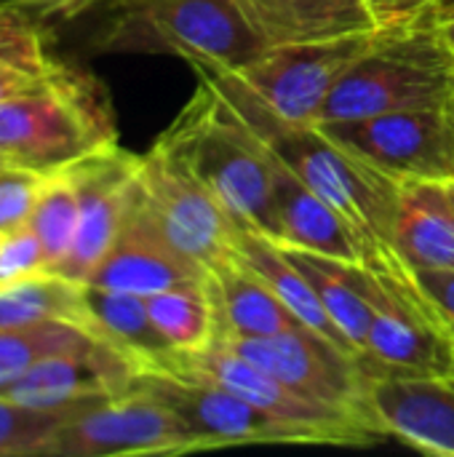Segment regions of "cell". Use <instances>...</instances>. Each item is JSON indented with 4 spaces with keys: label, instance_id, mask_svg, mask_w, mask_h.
Returning a JSON list of instances; mask_svg holds the SVG:
<instances>
[{
    "label": "cell",
    "instance_id": "7402d4cb",
    "mask_svg": "<svg viewBox=\"0 0 454 457\" xmlns=\"http://www.w3.org/2000/svg\"><path fill=\"white\" fill-rule=\"evenodd\" d=\"M254 27L276 43H297L377 27L367 0H235Z\"/></svg>",
    "mask_w": 454,
    "mask_h": 457
},
{
    "label": "cell",
    "instance_id": "ffe728a7",
    "mask_svg": "<svg viewBox=\"0 0 454 457\" xmlns=\"http://www.w3.org/2000/svg\"><path fill=\"white\" fill-rule=\"evenodd\" d=\"M393 244L412 273L454 270V209L444 182H401Z\"/></svg>",
    "mask_w": 454,
    "mask_h": 457
},
{
    "label": "cell",
    "instance_id": "e0dca14e",
    "mask_svg": "<svg viewBox=\"0 0 454 457\" xmlns=\"http://www.w3.org/2000/svg\"><path fill=\"white\" fill-rule=\"evenodd\" d=\"M369 407L388 436L428 453L454 457V386L444 375L367 372Z\"/></svg>",
    "mask_w": 454,
    "mask_h": 457
},
{
    "label": "cell",
    "instance_id": "6da1fadb",
    "mask_svg": "<svg viewBox=\"0 0 454 457\" xmlns=\"http://www.w3.org/2000/svg\"><path fill=\"white\" fill-rule=\"evenodd\" d=\"M206 75L273 161L286 166L302 185L340 212L364 252V265L383 273L412 276L396 252V214L401 182L332 139L318 126H292L278 120L233 75L195 70Z\"/></svg>",
    "mask_w": 454,
    "mask_h": 457
},
{
    "label": "cell",
    "instance_id": "8fae6325",
    "mask_svg": "<svg viewBox=\"0 0 454 457\" xmlns=\"http://www.w3.org/2000/svg\"><path fill=\"white\" fill-rule=\"evenodd\" d=\"M147 370H177L211 380L278 420L318 431L329 442V447H367L383 442L345 412L297 394L294 388H289L286 383H281L278 378H273L270 372H265L262 367L222 343H211L209 348L193 353L171 351L166 359Z\"/></svg>",
    "mask_w": 454,
    "mask_h": 457
},
{
    "label": "cell",
    "instance_id": "ac0fdd59",
    "mask_svg": "<svg viewBox=\"0 0 454 457\" xmlns=\"http://www.w3.org/2000/svg\"><path fill=\"white\" fill-rule=\"evenodd\" d=\"M209 295L217 316L214 340H249L270 337L305 327L284 300L246 265L238 254L209 270Z\"/></svg>",
    "mask_w": 454,
    "mask_h": 457
},
{
    "label": "cell",
    "instance_id": "1f68e13d",
    "mask_svg": "<svg viewBox=\"0 0 454 457\" xmlns=\"http://www.w3.org/2000/svg\"><path fill=\"white\" fill-rule=\"evenodd\" d=\"M48 273L45 252L29 225L0 233V287H8L19 278Z\"/></svg>",
    "mask_w": 454,
    "mask_h": 457
},
{
    "label": "cell",
    "instance_id": "9a60e30c",
    "mask_svg": "<svg viewBox=\"0 0 454 457\" xmlns=\"http://www.w3.org/2000/svg\"><path fill=\"white\" fill-rule=\"evenodd\" d=\"M136 378L139 367L123 351L94 337L86 345L37 361L0 394L35 407L99 404L131 391Z\"/></svg>",
    "mask_w": 454,
    "mask_h": 457
},
{
    "label": "cell",
    "instance_id": "277c9868",
    "mask_svg": "<svg viewBox=\"0 0 454 457\" xmlns=\"http://www.w3.org/2000/svg\"><path fill=\"white\" fill-rule=\"evenodd\" d=\"M452 96L454 54L431 11L412 24L383 29L337 83L316 123L447 110Z\"/></svg>",
    "mask_w": 454,
    "mask_h": 457
},
{
    "label": "cell",
    "instance_id": "30bf717a",
    "mask_svg": "<svg viewBox=\"0 0 454 457\" xmlns=\"http://www.w3.org/2000/svg\"><path fill=\"white\" fill-rule=\"evenodd\" d=\"M136 383L179 415L203 453L244 445L329 447V442L318 431L278 420L211 380L177 370H144Z\"/></svg>",
    "mask_w": 454,
    "mask_h": 457
},
{
    "label": "cell",
    "instance_id": "52a82bcc",
    "mask_svg": "<svg viewBox=\"0 0 454 457\" xmlns=\"http://www.w3.org/2000/svg\"><path fill=\"white\" fill-rule=\"evenodd\" d=\"M139 195L166 238L206 270L235 257L241 228L193 169L163 142L136 155Z\"/></svg>",
    "mask_w": 454,
    "mask_h": 457
},
{
    "label": "cell",
    "instance_id": "5bb4252c",
    "mask_svg": "<svg viewBox=\"0 0 454 457\" xmlns=\"http://www.w3.org/2000/svg\"><path fill=\"white\" fill-rule=\"evenodd\" d=\"M78 190V230L59 276L86 284L115 241L136 190V155L120 145L67 169Z\"/></svg>",
    "mask_w": 454,
    "mask_h": 457
},
{
    "label": "cell",
    "instance_id": "2e32d148",
    "mask_svg": "<svg viewBox=\"0 0 454 457\" xmlns=\"http://www.w3.org/2000/svg\"><path fill=\"white\" fill-rule=\"evenodd\" d=\"M209 270L182 254L166 233L158 228L153 214L147 212L139 187L134 190V201L126 212V220L110 244L107 254L91 273L86 284L134 292V295H153L177 284L206 281Z\"/></svg>",
    "mask_w": 454,
    "mask_h": 457
},
{
    "label": "cell",
    "instance_id": "f35d334b",
    "mask_svg": "<svg viewBox=\"0 0 454 457\" xmlns=\"http://www.w3.org/2000/svg\"><path fill=\"white\" fill-rule=\"evenodd\" d=\"M444 187H447V198H450V204H452V209H454V179L444 182Z\"/></svg>",
    "mask_w": 454,
    "mask_h": 457
},
{
    "label": "cell",
    "instance_id": "d4e9b609",
    "mask_svg": "<svg viewBox=\"0 0 454 457\" xmlns=\"http://www.w3.org/2000/svg\"><path fill=\"white\" fill-rule=\"evenodd\" d=\"M45 321H75L86 327L83 284L59 273H35L0 287V329H21Z\"/></svg>",
    "mask_w": 454,
    "mask_h": 457
},
{
    "label": "cell",
    "instance_id": "4dcf8cb0",
    "mask_svg": "<svg viewBox=\"0 0 454 457\" xmlns=\"http://www.w3.org/2000/svg\"><path fill=\"white\" fill-rule=\"evenodd\" d=\"M43 185L45 174L0 166V233L27 225Z\"/></svg>",
    "mask_w": 454,
    "mask_h": 457
},
{
    "label": "cell",
    "instance_id": "ab89813d",
    "mask_svg": "<svg viewBox=\"0 0 454 457\" xmlns=\"http://www.w3.org/2000/svg\"><path fill=\"white\" fill-rule=\"evenodd\" d=\"M107 3H112L115 8H120V5H131V3H139V0H107Z\"/></svg>",
    "mask_w": 454,
    "mask_h": 457
},
{
    "label": "cell",
    "instance_id": "836d02e7",
    "mask_svg": "<svg viewBox=\"0 0 454 457\" xmlns=\"http://www.w3.org/2000/svg\"><path fill=\"white\" fill-rule=\"evenodd\" d=\"M59 59H48L43 64L32 62H0V99H8L13 94H21L37 83H43L54 70Z\"/></svg>",
    "mask_w": 454,
    "mask_h": 457
},
{
    "label": "cell",
    "instance_id": "3957f363",
    "mask_svg": "<svg viewBox=\"0 0 454 457\" xmlns=\"http://www.w3.org/2000/svg\"><path fill=\"white\" fill-rule=\"evenodd\" d=\"M118 145L104 86L64 62L37 86L0 99V163L62 174Z\"/></svg>",
    "mask_w": 454,
    "mask_h": 457
},
{
    "label": "cell",
    "instance_id": "74e56055",
    "mask_svg": "<svg viewBox=\"0 0 454 457\" xmlns=\"http://www.w3.org/2000/svg\"><path fill=\"white\" fill-rule=\"evenodd\" d=\"M450 340H452V367H450V372H447L444 378H447V380L454 386V327L452 324H450Z\"/></svg>",
    "mask_w": 454,
    "mask_h": 457
},
{
    "label": "cell",
    "instance_id": "60d3db41",
    "mask_svg": "<svg viewBox=\"0 0 454 457\" xmlns=\"http://www.w3.org/2000/svg\"><path fill=\"white\" fill-rule=\"evenodd\" d=\"M447 115H450V120H452V126H454V96L450 99V104H447Z\"/></svg>",
    "mask_w": 454,
    "mask_h": 457
},
{
    "label": "cell",
    "instance_id": "7c38bea8",
    "mask_svg": "<svg viewBox=\"0 0 454 457\" xmlns=\"http://www.w3.org/2000/svg\"><path fill=\"white\" fill-rule=\"evenodd\" d=\"M203 453L179 415L139 383L78 412L59 434L54 457H142Z\"/></svg>",
    "mask_w": 454,
    "mask_h": 457
},
{
    "label": "cell",
    "instance_id": "603a6c76",
    "mask_svg": "<svg viewBox=\"0 0 454 457\" xmlns=\"http://www.w3.org/2000/svg\"><path fill=\"white\" fill-rule=\"evenodd\" d=\"M83 313L86 327L123 351L139 367V375L174 351L155 329L142 295L83 284Z\"/></svg>",
    "mask_w": 454,
    "mask_h": 457
},
{
    "label": "cell",
    "instance_id": "44dd1931",
    "mask_svg": "<svg viewBox=\"0 0 454 457\" xmlns=\"http://www.w3.org/2000/svg\"><path fill=\"white\" fill-rule=\"evenodd\" d=\"M284 252L308 276L321 305L361 356L372 324V270L361 262H345L292 246H284Z\"/></svg>",
    "mask_w": 454,
    "mask_h": 457
},
{
    "label": "cell",
    "instance_id": "ba28073f",
    "mask_svg": "<svg viewBox=\"0 0 454 457\" xmlns=\"http://www.w3.org/2000/svg\"><path fill=\"white\" fill-rule=\"evenodd\" d=\"M244 359L254 361L297 394L326 404L332 410L345 412L375 436L388 439L377 418L369 407V378L364 372L361 356L340 348L329 337L297 327L289 332H278L270 337H249V340H214Z\"/></svg>",
    "mask_w": 454,
    "mask_h": 457
},
{
    "label": "cell",
    "instance_id": "4316f807",
    "mask_svg": "<svg viewBox=\"0 0 454 457\" xmlns=\"http://www.w3.org/2000/svg\"><path fill=\"white\" fill-rule=\"evenodd\" d=\"M88 407H35L0 394V457H54L62 428Z\"/></svg>",
    "mask_w": 454,
    "mask_h": 457
},
{
    "label": "cell",
    "instance_id": "d6a6232c",
    "mask_svg": "<svg viewBox=\"0 0 454 457\" xmlns=\"http://www.w3.org/2000/svg\"><path fill=\"white\" fill-rule=\"evenodd\" d=\"M442 0H367V8L377 27L393 29L428 16Z\"/></svg>",
    "mask_w": 454,
    "mask_h": 457
},
{
    "label": "cell",
    "instance_id": "4fadbf2b",
    "mask_svg": "<svg viewBox=\"0 0 454 457\" xmlns=\"http://www.w3.org/2000/svg\"><path fill=\"white\" fill-rule=\"evenodd\" d=\"M316 126L396 182L454 179V126L447 110H404Z\"/></svg>",
    "mask_w": 454,
    "mask_h": 457
},
{
    "label": "cell",
    "instance_id": "8992f818",
    "mask_svg": "<svg viewBox=\"0 0 454 457\" xmlns=\"http://www.w3.org/2000/svg\"><path fill=\"white\" fill-rule=\"evenodd\" d=\"M380 32L383 27H372L332 37L276 43L252 64L227 75L252 91L278 120L316 126L337 83Z\"/></svg>",
    "mask_w": 454,
    "mask_h": 457
},
{
    "label": "cell",
    "instance_id": "f1b7e54d",
    "mask_svg": "<svg viewBox=\"0 0 454 457\" xmlns=\"http://www.w3.org/2000/svg\"><path fill=\"white\" fill-rule=\"evenodd\" d=\"M27 225L45 252V270L56 273L67 260L78 230V190L67 171L48 174Z\"/></svg>",
    "mask_w": 454,
    "mask_h": 457
},
{
    "label": "cell",
    "instance_id": "7a4b0ae2",
    "mask_svg": "<svg viewBox=\"0 0 454 457\" xmlns=\"http://www.w3.org/2000/svg\"><path fill=\"white\" fill-rule=\"evenodd\" d=\"M230 212L238 228L278 244L273 204L276 163L219 88L198 72V88L174 123L158 137Z\"/></svg>",
    "mask_w": 454,
    "mask_h": 457
},
{
    "label": "cell",
    "instance_id": "b9f144b4",
    "mask_svg": "<svg viewBox=\"0 0 454 457\" xmlns=\"http://www.w3.org/2000/svg\"><path fill=\"white\" fill-rule=\"evenodd\" d=\"M0 166H3V163H0Z\"/></svg>",
    "mask_w": 454,
    "mask_h": 457
},
{
    "label": "cell",
    "instance_id": "e575fe53",
    "mask_svg": "<svg viewBox=\"0 0 454 457\" xmlns=\"http://www.w3.org/2000/svg\"><path fill=\"white\" fill-rule=\"evenodd\" d=\"M3 3L29 13L37 21H45V19H75L104 0H3Z\"/></svg>",
    "mask_w": 454,
    "mask_h": 457
},
{
    "label": "cell",
    "instance_id": "8d00e7d4",
    "mask_svg": "<svg viewBox=\"0 0 454 457\" xmlns=\"http://www.w3.org/2000/svg\"><path fill=\"white\" fill-rule=\"evenodd\" d=\"M433 19L447 40V46L452 48L454 54V0H442L436 8H433Z\"/></svg>",
    "mask_w": 454,
    "mask_h": 457
},
{
    "label": "cell",
    "instance_id": "cb8c5ba5",
    "mask_svg": "<svg viewBox=\"0 0 454 457\" xmlns=\"http://www.w3.org/2000/svg\"><path fill=\"white\" fill-rule=\"evenodd\" d=\"M235 254L241 262H246L281 300L284 305L313 332L329 337L332 343H337L340 348L353 351V345L345 340V335L337 329V324L332 321V316L326 313V308L321 305L318 295L313 292L308 276L292 262V257L284 252L281 244H276L273 238L254 233V230H244L238 233V246ZM359 356V353H356Z\"/></svg>",
    "mask_w": 454,
    "mask_h": 457
},
{
    "label": "cell",
    "instance_id": "484cf974",
    "mask_svg": "<svg viewBox=\"0 0 454 457\" xmlns=\"http://www.w3.org/2000/svg\"><path fill=\"white\" fill-rule=\"evenodd\" d=\"M161 337L179 353L203 351L217 337V316L206 281L177 284L144 297Z\"/></svg>",
    "mask_w": 454,
    "mask_h": 457
},
{
    "label": "cell",
    "instance_id": "83f0119b",
    "mask_svg": "<svg viewBox=\"0 0 454 457\" xmlns=\"http://www.w3.org/2000/svg\"><path fill=\"white\" fill-rule=\"evenodd\" d=\"M96 335L75 321H45L21 329H0V391L37 361L91 343Z\"/></svg>",
    "mask_w": 454,
    "mask_h": 457
},
{
    "label": "cell",
    "instance_id": "f546056e",
    "mask_svg": "<svg viewBox=\"0 0 454 457\" xmlns=\"http://www.w3.org/2000/svg\"><path fill=\"white\" fill-rule=\"evenodd\" d=\"M54 59L45 48L40 21L0 0V62L43 64Z\"/></svg>",
    "mask_w": 454,
    "mask_h": 457
},
{
    "label": "cell",
    "instance_id": "9c48e42d",
    "mask_svg": "<svg viewBox=\"0 0 454 457\" xmlns=\"http://www.w3.org/2000/svg\"><path fill=\"white\" fill-rule=\"evenodd\" d=\"M361 364L364 372H450V324L423 292L415 273L399 276L372 270V324Z\"/></svg>",
    "mask_w": 454,
    "mask_h": 457
},
{
    "label": "cell",
    "instance_id": "5b68a950",
    "mask_svg": "<svg viewBox=\"0 0 454 457\" xmlns=\"http://www.w3.org/2000/svg\"><path fill=\"white\" fill-rule=\"evenodd\" d=\"M99 48L174 54L193 70L238 72L270 40L235 0H139L118 8Z\"/></svg>",
    "mask_w": 454,
    "mask_h": 457
},
{
    "label": "cell",
    "instance_id": "d6986e66",
    "mask_svg": "<svg viewBox=\"0 0 454 457\" xmlns=\"http://www.w3.org/2000/svg\"><path fill=\"white\" fill-rule=\"evenodd\" d=\"M273 163H276L273 204L281 230L278 244L364 265V252L359 246V238L340 217V212L329 206L324 198H318L308 185H302L286 166H281L278 161Z\"/></svg>",
    "mask_w": 454,
    "mask_h": 457
},
{
    "label": "cell",
    "instance_id": "d590c367",
    "mask_svg": "<svg viewBox=\"0 0 454 457\" xmlns=\"http://www.w3.org/2000/svg\"><path fill=\"white\" fill-rule=\"evenodd\" d=\"M423 292L433 300L447 324L454 327V270H423L415 273Z\"/></svg>",
    "mask_w": 454,
    "mask_h": 457
}]
</instances>
